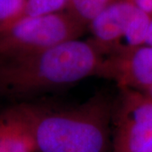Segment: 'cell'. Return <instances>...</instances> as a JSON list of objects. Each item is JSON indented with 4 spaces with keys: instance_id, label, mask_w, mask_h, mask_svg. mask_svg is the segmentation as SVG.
<instances>
[{
    "instance_id": "52a82bcc",
    "label": "cell",
    "mask_w": 152,
    "mask_h": 152,
    "mask_svg": "<svg viewBox=\"0 0 152 152\" xmlns=\"http://www.w3.org/2000/svg\"><path fill=\"white\" fill-rule=\"evenodd\" d=\"M0 152H35L25 104L0 113Z\"/></svg>"
},
{
    "instance_id": "5b68a950",
    "label": "cell",
    "mask_w": 152,
    "mask_h": 152,
    "mask_svg": "<svg viewBox=\"0 0 152 152\" xmlns=\"http://www.w3.org/2000/svg\"><path fill=\"white\" fill-rule=\"evenodd\" d=\"M100 77L114 81L119 89L145 91L152 86V46L105 56Z\"/></svg>"
},
{
    "instance_id": "7a4b0ae2",
    "label": "cell",
    "mask_w": 152,
    "mask_h": 152,
    "mask_svg": "<svg viewBox=\"0 0 152 152\" xmlns=\"http://www.w3.org/2000/svg\"><path fill=\"white\" fill-rule=\"evenodd\" d=\"M113 105L104 93L69 108L26 105L35 152H113Z\"/></svg>"
},
{
    "instance_id": "30bf717a",
    "label": "cell",
    "mask_w": 152,
    "mask_h": 152,
    "mask_svg": "<svg viewBox=\"0 0 152 152\" xmlns=\"http://www.w3.org/2000/svg\"><path fill=\"white\" fill-rule=\"evenodd\" d=\"M69 0H27L24 17L52 15L67 10Z\"/></svg>"
},
{
    "instance_id": "9c48e42d",
    "label": "cell",
    "mask_w": 152,
    "mask_h": 152,
    "mask_svg": "<svg viewBox=\"0 0 152 152\" xmlns=\"http://www.w3.org/2000/svg\"><path fill=\"white\" fill-rule=\"evenodd\" d=\"M27 0H0V33L25 16Z\"/></svg>"
},
{
    "instance_id": "277c9868",
    "label": "cell",
    "mask_w": 152,
    "mask_h": 152,
    "mask_svg": "<svg viewBox=\"0 0 152 152\" xmlns=\"http://www.w3.org/2000/svg\"><path fill=\"white\" fill-rule=\"evenodd\" d=\"M113 113V151L152 152V97L119 89Z\"/></svg>"
},
{
    "instance_id": "5bb4252c",
    "label": "cell",
    "mask_w": 152,
    "mask_h": 152,
    "mask_svg": "<svg viewBox=\"0 0 152 152\" xmlns=\"http://www.w3.org/2000/svg\"><path fill=\"white\" fill-rule=\"evenodd\" d=\"M113 152H114V151H113Z\"/></svg>"
},
{
    "instance_id": "3957f363",
    "label": "cell",
    "mask_w": 152,
    "mask_h": 152,
    "mask_svg": "<svg viewBox=\"0 0 152 152\" xmlns=\"http://www.w3.org/2000/svg\"><path fill=\"white\" fill-rule=\"evenodd\" d=\"M86 28L67 11L23 17L0 33V58L27 54L79 39Z\"/></svg>"
},
{
    "instance_id": "8fae6325",
    "label": "cell",
    "mask_w": 152,
    "mask_h": 152,
    "mask_svg": "<svg viewBox=\"0 0 152 152\" xmlns=\"http://www.w3.org/2000/svg\"><path fill=\"white\" fill-rule=\"evenodd\" d=\"M134 5L152 17V0H130Z\"/></svg>"
},
{
    "instance_id": "7c38bea8",
    "label": "cell",
    "mask_w": 152,
    "mask_h": 152,
    "mask_svg": "<svg viewBox=\"0 0 152 152\" xmlns=\"http://www.w3.org/2000/svg\"><path fill=\"white\" fill-rule=\"evenodd\" d=\"M145 45H149V46H152V20L150 26L148 28V31H147L146 40H145Z\"/></svg>"
},
{
    "instance_id": "8992f818",
    "label": "cell",
    "mask_w": 152,
    "mask_h": 152,
    "mask_svg": "<svg viewBox=\"0 0 152 152\" xmlns=\"http://www.w3.org/2000/svg\"><path fill=\"white\" fill-rule=\"evenodd\" d=\"M139 9L130 0H116L104 8L87 26L90 39L104 55L121 50L126 34Z\"/></svg>"
},
{
    "instance_id": "6da1fadb",
    "label": "cell",
    "mask_w": 152,
    "mask_h": 152,
    "mask_svg": "<svg viewBox=\"0 0 152 152\" xmlns=\"http://www.w3.org/2000/svg\"><path fill=\"white\" fill-rule=\"evenodd\" d=\"M104 56L80 38L27 54L0 58V94L31 96L100 76Z\"/></svg>"
},
{
    "instance_id": "ba28073f",
    "label": "cell",
    "mask_w": 152,
    "mask_h": 152,
    "mask_svg": "<svg viewBox=\"0 0 152 152\" xmlns=\"http://www.w3.org/2000/svg\"><path fill=\"white\" fill-rule=\"evenodd\" d=\"M114 1L116 0H69L66 11L87 27L94 17Z\"/></svg>"
},
{
    "instance_id": "4fadbf2b",
    "label": "cell",
    "mask_w": 152,
    "mask_h": 152,
    "mask_svg": "<svg viewBox=\"0 0 152 152\" xmlns=\"http://www.w3.org/2000/svg\"><path fill=\"white\" fill-rule=\"evenodd\" d=\"M145 91V93H147L150 96H151L152 97V86L149 87L148 89L146 90H145V91Z\"/></svg>"
}]
</instances>
